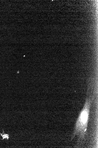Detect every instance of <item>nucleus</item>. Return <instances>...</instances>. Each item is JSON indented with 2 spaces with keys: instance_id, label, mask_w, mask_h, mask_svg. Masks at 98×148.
I'll return each instance as SVG.
<instances>
[{
  "instance_id": "nucleus-1",
  "label": "nucleus",
  "mask_w": 98,
  "mask_h": 148,
  "mask_svg": "<svg viewBox=\"0 0 98 148\" xmlns=\"http://www.w3.org/2000/svg\"><path fill=\"white\" fill-rule=\"evenodd\" d=\"M91 105V99L87 98L77 120L73 137L78 136L82 139L84 138L87 133Z\"/></svg>"
},
{
  "instance_id": "nucleus-2",
  "label": "nucleus",
  "mask_w": 98,
  "mask_h": 148,
  "mask_svg": "<svg viewBox=\"0 0 98 148\" xmlns=\"http://www.w3.org/2000/svg\"><path fill=\"white\" fill-rule=\"evenodd\" d=\"M3 132L2 133H0L1 134V136L3 138V140L5 139H7V140H8L9 138V136L8 134H5L4 133V131L3 130Z\"/></svg>"
}]
</instances>
